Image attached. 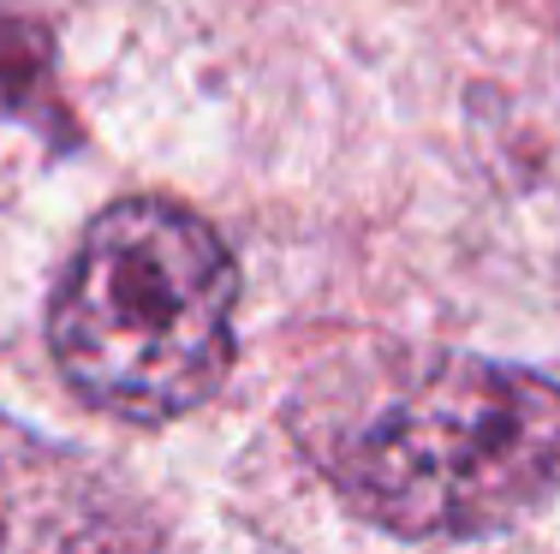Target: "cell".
Instances as JSON below:
<instances>
[{"instance_id": "obj_1", "label": "cell", "mask_w": 560, "mask_h": 554, "mask_svg": "<svg viewBox=\"0 0 560 554\" xmlns=\"http://www.w3.org/2000/svg\"><path fill=\"white\" fill-rule=\"evenodd\" d=\"M299 435L346 507L406 543L495 537L560 495V388L495 358H382L370 388L299 400Z\"/></svg>"}, {"instance_id": "obj_2", "label": "cell", "mask_w": 560, "mask_h": 554, "mask_svg": "<svg viewBox=\"0 0 560 554\" xmlns=\"http://www.w3.org/2000/svg\"><path fill=\"white\" fill-rule=\"evenodd\" d=\"M238 269L203 215L126 197L90 221L48 340L78 393L131 424L203 405L233 364Z\"/></svg>"}, {"instance_id": "obj_3", "label": "cell", "mask_w": 560, "mask_h": 554, "mask_svg": "<svg viewBox=\"0 0 560 554\" xmlns=\"http://www.w3.org/2000/svg\"><path fill=\"white\" fill-rule=\"evenodd\" d=\"M150 537L102 471L0 417V549H126Z\"/></svg>"}, {"instance_id": "obj_4", "label": "cell", "mask_w": 560, "mask_h": 554, "mask_svg": "<svg viewBox=\"0 0 560 554\" xmlns=\"http://www.w3.org/2000/svg\"><path fill=\"white\" fill-rule=\"evenodd\" d=\"M55 78V43L43 24L0 12V114H36Z\"/></svg>"}]
</instances>
